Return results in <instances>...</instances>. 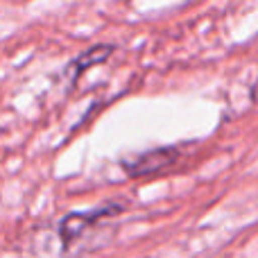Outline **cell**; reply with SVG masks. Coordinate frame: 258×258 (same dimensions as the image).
I'll list each match as a JSON object with an SVG mask.
<instances>
[{"instance_id":"obj_2","label":"cell","mask_w":258,"mask_h":258,"mask_svg":"<svg viewBox=\"0 0 258 258\" xmlns=\"http://www.w3.org/2000/svg\"><path fill=\"white\" fill-rule=\"evenodd\" d=\"M181 147L179 145H170V147H156V150L143 152L136 154L132 159H122V170L129 177L138 179V177H150V174L163 172V170L172 168L179 159H181Z\"/></svg>"},{"instance_id":"obj_1","label":"cell","mask_w":258,"mask_h":258,"mask_svg":"<svg viewBox=\"0 0 258 258\" xmlns=\"http://www.w3.org/2000/svg\"><path fill=\"white\" fill-rule=\"evenodd\" d=\"M125 209H127L125 202H107V204H102V206H93V209H89V211H77V213L66 215V218L59 222V233H61L63 245H71L86 229H91L93 224L102 222V220L116 218V215H120Z\"/></svg>"},{"instance_id":"obj_3","label":"cell","mask_w":258,"mask_h":258,"mask_svg":"<svg viewBox=\"0 0 258 258\" xmlns=\"http://www.w3.org/2000/svg\"><path fill=\"white\" fill-rule=\"evenodd\" d=\"M113 50H116V48H113V45H109V43H100V45L89 48L86 52H82L80 57H75L71 61V66L66 68V77L71 82H77L91 66H98V63L107 61V59L113 54Z\"/></svg>"}]
</instances>
